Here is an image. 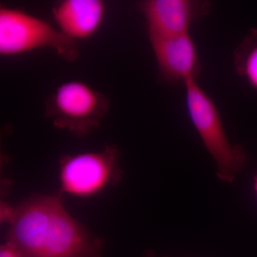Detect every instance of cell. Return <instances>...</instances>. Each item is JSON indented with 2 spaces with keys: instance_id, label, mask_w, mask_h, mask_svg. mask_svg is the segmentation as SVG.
<instances>
[{
  "instance_id": "7c38bea8",
  "label": "cell",
  "mask_w": 257,
  "mask_h": 257,
  "mask_svg": "<svg viewBox=\"0 0 257 257\" xmlns=\"http://www.w3.org/2000/svg\"><path fill=\"white\" fill-rule=\"evenodd\" d=\"M253 189H254L255 194H256L257 198V175L254 177V180H253Z\"/></svg>"
},
{
  "instance_id": "6da1fadb",
  "label": "cell",
  "mask_w": 257,
  "mask_h": 257,
  "mask_svg": "<svg viewBox=\"0 0 257 257\" xmlns=\"http://www.w3.org/2000/svg\"><path fill=\"white\" fill-rule=\"evenodd\" d=\"M186 104L189 119L216 166V175L231 183L246 162L243 147L230 142L214 101L197 83H186Z\"/></svg>"
},
{
  "instance_id": "ba28073f",
  "label": "cell",
  "mask_w": 257,
  "mask_h": 257,
  "mask_svg": "<svg viewBox=\"0 0 257 257\" xmlns=\"http://www.w3.org/2000/svg\"><path fill=\"white\" fill-rule=\"evenodd\" d=\"M150 40L162 80L175 84L197 80L202 64L189 33Z\"/></svg>"
},
{
  "instance_id": "5b68a950",
  "label": "cell",
  "mask_w": 257,
  "mask_h": 257,
  "mask_svg": "<svg viewBox=\"0 0 257 257\" xmlns=\"http://www.w3.org/2000/svg\"><path fill=\"white\" fill-rule=\"evenodd\" d=\"M62 202L60 194H36L17 207L9 206L3 217L10 225L7 241L23 257H42L54 213Z\"/></svg>"
},
{
  "instance_id": "52a82bcc",
  "label": "cell",
  "mask_w": 257,
  "mask_h": 257,
  "mask_svg": "<svg viewBox=\"0 0 257 257\" xmlns=\"http://www.w3.org/2000/svg\"><path fill=\"white\" fill-rule=\"evenodd\" d=\"M140 8L150 39L163 38L189 33L193 22L209 13L210 4L192 0H147L140 3Z\"/></svg>"
},
{
  "instance_id": "8fae6325",
  "label": "cell",
  "mask_w": 257,
  "mask_h": 257,
  "mask_svg": "<svg viewBox=\"0 0 257 257\" xmlns=\"http://www.w3.org/2000/svg\"><path fill=\"white\" fill-rule=\"evenodd\" d=\"M0 257H23V256L14 245L7 241L4 245H2Z\"/></svg>"
},
{
  "instance_id": "8992f818",
  "label": "cell",
  "mask_w": 257,
  "mask_h": 257,
  "mask_svg": "<svg viewBox=\"0 0 257 257\" xmlns=\"http://www.w3.org/2000/svg\"><path fill=\"white\" fill-rule=\"evenodd\" d=\"M101 239L74 219L61 202L54 213L42 257H100Z\"/></svg>"
},
{
  "instance_id": "277c9868",
  "label": "cell",
  "mask_w": 257,
  "mask_h": 257,
  "mask_svg": "<svg viewBox=\"0 0 257 257\" xmlns=\"http://www.w3.org/2000/svg\"><path fill=\"white\" fill-rule=\"evenodd\" d=\"M119 152L114 145H106L99 152L65 155L60 161L62 192L87 197L117 183L122 177Z\"/></svg>"
},
{
  "instance_id": "7a4b0ae2",
  "label": "cell",
  "mask_w": 257,
  "mask_h": 257,
  "mask_svg": "<svg viewBox=\"0 0 257 257\" xmlns=\"http://www.w3.org/2000/svg\"><path fill=\"white\" fill-rule=\"evenodd\" d=\"M78 42L42 19L15 8H0V55L14 57L40 49H51L64 60L79 56Z\"/></svg>"
},
{
  "instance_id": "9c48e42d",
  "label": "cell",
  "mask_w": 257,
  "mask_h": 257,
  "mask_svg": "<svg viewBox=\"0 0 257 257\" xmlns=\"http://www.w3.org/2000/svg\"><path fill=\"white\" fill-rule=\"evenodd\" d=\"M105 14V4L101 0H63L52 8L57 29L77 42L94 36L100 29Z\"/></svg>"
},
{
  "instance_id": "30bf717a",
  "label": "cell",
  "mask_w": 257,
  "mask_h": 257,
  "mask_svg": "<svg viewBox=\"0 0 257 257\" xmlns=\"http://www.w3.org/2000/svg\"><path fill=\"white\" fill-rule=\"evenodd\" d=\"M236 72L257 90V30L250 32L234 52Z\"/></svg>"
},
{
  "instance_id": "3957f363",
  "label": "cell",
  "mask_w": 257,
  "mask_h": 257,
  "mask_svg": "<svg viewBox=\"0 0 257 257\" xmlns=\"http://www.w3.org/2000/svg\"><path fill=\"white\" fill-rule=\"evenodd\" d=\"M109 101L87 83L72 80L61 84L47 101V118L55 127L84 138L101 124Z\"/></svg>"
}]
</instances>
